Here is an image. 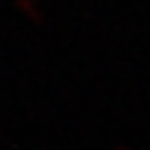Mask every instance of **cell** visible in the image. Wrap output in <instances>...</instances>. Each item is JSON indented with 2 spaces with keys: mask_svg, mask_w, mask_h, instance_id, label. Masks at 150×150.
Segmentation results:
<instances>
[{
  "mask_svg": "<svg viewBox=\"0 0 150 150\" xmlns=\"http://www.w3.org/2000/svg\"><path fill=\"white\" fill-rule=\"evenodd\" d=\"M116 150H129V148H116Z\"/></svg>",
  "mask_w": 150,
  "mask_h": 150,
  "instance_id": "6da1fadb",
  "label": "cell"
}]
</instances>
